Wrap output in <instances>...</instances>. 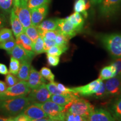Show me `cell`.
Masks as SVG:
<instances>
[{
	"instance_id": "603a6c76",
	"label": "cell",
	"mask_w": 121,
	"mask_h": 121,
	"mask_svg": "<svg viewBox=\"0 0 121 121\" xmlns=\"http://www.w3.org/2000/svg\"><path fill=\"white\" fill-rule=\"evenodd\" d=\"M109 109L115 121H121V96L113 102Z\"/></svg>"
},
{
	"instance_id": "836d02e7",
	"label": "cell",
	"mask_w": 121,
	"mask_h": 121,
	"mask_svg": "<svg viewBox=\"0 0 121 121\" xmlns=\"http://www.w3.org/2000/svg\"><path fill=\"white\" fill-rule=\"evenodd\" d=\"M40 73L43 76L44 79L48 80L49 82H52L54 81V75L52 73V71L48 67H43L40 71Z\"/></svg>"
},
{
	"instance_id": "2e32d148",
	"label": "cell",
	"mask_w": 121,
	"mask_h": 121,
	"mask_svg": "<svg viewBox=\"0 0 121 121\" xmlns=\"http://www.w3.org/2000/svg\"><path fill=\"white\" fill-rule=\"evenodd\" d=\"M26 82L31 90H33L45 84L46 81L43 78L40 72L36 70L33 66H31L29 78Z\"/></svg>"
},
{
	"instance_id": "d4e9b609",
	"label": "cell",
	"mask_w": 121,
	"mask_h": 121,
	"mask_svg": "<svg viewBox=\"0 0 121 121\" xmlns=\"http://www.w3.org/2000/svg\"><path fill=\"white\" fill-rule=\"evenodd\" d=\"M90 6V4H87L85 0H76L74 4V10L76 13H82L85 17H86L87 16L86 10Z\"/></svg>"
},
{
	"instance_id": "c3c4849f",
	"label": "cell",
	"mask_w": 121,
	"mask_h": 121,
	"mask_svg": "<svg viewBox=\"0 0 121 121\" xmlns=\"http://www.w3.org/2000/svg\"><path fill=\"white\" fill-rule=\"evenodd\" d=\"M7 88V86L6 83L2 81H0V93L4 92Z\"/></svg>"
},
{
	"instance_id": "52a82bcc",
	"label": "cell",
	"mask_w": 121,
	"mask_h": 121,
	"mask_svg": "<svg viewBox=\"0 0 121 121\" xmlns=\"http://www.w3.org/2000/svg\"><path fill=\"white\" fill-rule=\"evenodd\" d=\"M121 9V0H103L99 4V13L101 16H114Z\"/></svg>"
},
{
	"instance_id": "d590c367",
	"label": "cell",
	"mask_w": 121,
	"mask_h": 121,
	"mask_svg": "<svg viewBox=\"0 0 121 121\" xmlns=\"http://www.w3.org/2000/svg\"><path fill=\"white\" fill-rule=\"evenodd\" d=\"M66 51V49H63V48L60 47L58 45H55L53 46L51 48L47 51V54L52 56H56L60 57L63 53L65 52Z\"/></svg>"
},
{
	"instance_id": "7bdbcfd3",
	"label": "cell",
	"mask_w": 121,
	"mask_h": 121,
	"mask_svg": "<svg viewBox=\"0 0 121 121\" xmlns=\"http://www.w3.org/2000/svg\"><path fill=\"white\" fill-rule=\"evenodd\" d=\"M111 64L114 65L116 69V76L121 75V57L116 58Z\"/></svg>"
},
{
	"instance_id": "b9f144b4",
	"label": "cell",
	"mask_w": 121,
	"mask_h": 121,
	"mask_svg": "<svg viewBox=\"0 0 121 121\" xmlns=\"http://www.w3.org/2000/svg\"><path fill=\"white\" fill-rule=\"evenodd\" d=\"M31 119L22 113L17 115L15 117H10L9 118V121H31Z\"/></svg>"
},
{
	"instance_id": "ee69618b",
	"label": "cell",
	"mask_w": 121,
	"mask_h": 121,
	"mask_svg": "<svg viewBox=\"0 0 121 121\" xmlns=\"http://www.w3.org/2000/svg\"><path fill=\"white\" fill-rule=\"evenodd\" d=\"M44 40V52H46L49 48H51L52 47L56 45V42L54 40H48V39L43 38Z\"/></svg>"
},
{
	"instance_id": "f6af8a7d",
	"label": "cell",
	"mask_w": 121,
	"mask_h": 121,
	"mask_svg": "<svg viewBox=\"0 0 121 121\" xmlns=\"http://www.w3.org/2000/svg\"><path fill=\"white\" fill-rule=\"evenodd\" d=\"M57 86L59 90L61 91L63 94H72V93L75 94L73 93L72 88L71 89L68 88V87L65 86V85H63V84L57 82Z\"/></svg>"
},
{
	"instance_id": "d6a6232c",
	"label": "cell",
	"mask_w": 121,
	"mask_h": 121,
	"mask_svg": "<svg viewBox=\"0 0 121 121\" xmlns=\"http://www.w3.org/2000/svg\"><path fill=\"white\" fill-rule=\"evenodd\" d=\"M13 37L12 30L3 28L0 29V43L12 38Z\"/></svg>"
},
{
	"instance_id": "277c9868",
	"label": "cell",
	"mask_w": 121,
	"mask_h": 121,
	"mask_svg": "<svg viewBox=\"0 0 121 121\" xmlns=\"http://www.w3.org/2000/svg\"><path fill=\"white\" fill-rule=\"evenodd\" d=\"M28 2V0H19L16 2H14L13 8L24 29L31 25V13Z\"/></svg>"
},
{
	"instance_id": "f5cc1de1",
	"label": "cell",
	"mask_w": 121,
	"mask_h": 121,
	"mask_svg": "<svg viewBox=\"0 0 121 121\" xmlns=\"http://www.w3.org/2000/svg\"><path fill=\"white\" fill-rule=\"evenodd\" d=\"M44 121H57L53 120V119H52L49 118H47L46 119H45Z\"/></svg>"
},
{
	"instance_id": "ba28073f",
	"label": "cell",
	"mask_w": 121,
	"mask_h": 121,
	"mask_svg": "<svg viewBox=\"0 0 121 121\" xmlns=\"http://www.w3.org/2000/svg\"><path fill=\"white\" fill-rule=\"evenodd\" d=\"M52 94L44 84L37 89H33L28 94V99L31 103H43L49 100Z\"/></svg>"
},
{
	"instance_id": "4fadbf2b",
	"label": "cell",
	"mask_w": 121,
	"mask_h": 121,
	"mask_svg": "<svg viewBox=\"0 0 121 121\" xmlns=\"http://www.w3.org/2000/svg\"><path fill=\"white\" fill-rule=\"evenodd\" d=\"M22 114L31 119H39L49 118L44 111L35 103H31L24 109Z\"/></svg>"
},
{
	"instance_id": "db71d44e",
	"label": "cell",
	"mask_w": 121,
	"mask_h": 121,
	"mask_svg": "<svg viewBox=\"0 0 121 121\" xmlns=\"http://www.w3.org/2000/svg\"><path fill=\"white\" fill-rule=\"evenodd\" d=\"M19 0H14V2H17V1H19Z\"/></svg>"
},
{
	"instance_id": "4dcf8cb0",
	"label": "cell",
	"mask_w": 121,
	"mask_h": 121,
	"mask_svg": "<svg viewBox=\"0 0 121 121\" xmlns=\"http://www.w3.org/2000/svg\"><path fill=\"white\" fill-rule=\"evenodd\" d=\"M13 6V0H0V9L7 14L11 13Z\"/></svg>"
},
{
	"instance_id": "f1b7e54d",
	"label": "cell",
	"mask_w": 121,
	"mask_h": 121,
	"mask_svg": "<svg viewBox=\"0 0 121 121\" xmlns=\"http://www.w3.org/2000/svg\"><path fill=\"white\" fill-rule=\"evenodd\" d=\"M16 45V40L13 37L9 40L0 43V49L5 50L9 54Z\"/></svg>"
},
{
	"instance_id": "74e56055",
	"label": "cell",
	"mask_w": 121,
	"mask_h": 121,
	"mask_svg": "<svg viewBox=\"0 0 121 121\" xmlns=\"http://www.w3.org/2000/svg\"><path fill=\"white\" fill-rule=\"evenodd\" d=\"M46 87L49 91V92L52 95H58V94H64L61 91L58 89L57 86V82H50L48 84H46Z\"/></svg>"
},
{
	"instance_id": "e575fe53",
	"label": "cell",
	"mask_w": 121,
	"mask_h": 121,
	"mask_svg": "<svg viewBox=\"0 0 121 121\" xmlns=\"http://www.w3.org/2000/svg\"><path fill=\"white\" fill-rule=\"evenodd\" d=\"M65 121H89L86 118L82 117L72 113H69V112L67 111L65 114Z\"/></svg>"
},
{
	"instance_id": "44dd1931",
	"label": "cell",
	"mask_w": 121,
	"mask_h": 121,
	"mask_svg": "<svg viewBox=\"0 0 121 121\" xmlns=\"http://www.w3.org/2000/svg\"><path fill=\"white\" fill-rule=\"evenodd\" d=\"M59 19H50L44 20L38 25V29L41 31H52L57 29Z\"/></svg>"
},
{
	"instance_id": "7dc6e473",
	"label": "cell",
	"mask_w": 121,
	"mask_h": 121,
	"mask_svg": "<svg viewBox=\"0 0 121 121\" xmlns=\"http://www.w3.org/2000/svg\"><path fill=\"white\" fill-rule=\"evenodd\" d=\"M9 73L8 69L5 65L0 63V74L5 75Z\"/></svg>"
},
{
	"instance_id": "30bf717a",
	"label": "cell",
	"mask_w": 121,
	"mask_h": 121,
	"mask_svg": "<svg viewBox=\"0 0 121 121\" xmlns=\"http://www.w3.org/2000/svg\"><path fill=\"white\" fill-rule=\"evenodd\" d=\"M107 96L121 95V75H116L105 82Z\"/></svg>"
},
{
	"instance_id": "ab89813d",
	"label": "cell",
	"mask_w": 121,
	"mask_h": 121,
	"mask_svg": "<svg viewBox=\"0 0 121 121\" xmlns=\"http://www.w3.org/2000/svg\"><path fill=\"white\" fill-rule=\"evenodd\" d=\"M48 63L51 66H57L60 62V57L56 56H52L47 54V55Z\"/></svg>"
},
{
	"instance_id": "bcb514c9",
	"label": "cell",
	"mask_w": 121,
	"mask_h": 121,
	"mask_svg": "<svg viewBox=\"0 0 121 121\" xmlns=\"http://www.w3.org/2000/svg\"><path fill=\"white\" fill-rule=\"evenodd\" d=\"M6 24V19L4 14L0 12V29L4 28Z\"/></svg>"
},
{
	"instance_id": "7c38bea8",
	"label": "cell",
	"mask_w": 121,
	"mask_h": 121,
	"mask_svg": "<svg viewBox=\"0 0 121 121\" xmlns=\"http://www.w3.org/2000/svg\"><path fill=\"white\" fill-rule=\"evenodd\" d=\"M78 98H79V95L76 94H64L52 95L50 100L58 105L65 107L67 111L69 105Z\"/></svg>"
},
{
	"instance_id": "3957f363",
	"label": "cell",
	"mask_w": 121,
	"mask_h": 121,
	"mask_svg": "<svg viewBox=\"0 0 121 121\" xmlns=\"http://www.w3.org/2000/svg\"><path fill=\"white\" fill-rule=\"evenodd\" d=\"M35 104L40 107L49 118L57 121H65V114L67 110L63 106L58 105L51 100L43 103Z\"/></svg>"
},
{
	"instance_id": "83f0119b",
	"label": "cell",
	"mask_w": 121,
	"mask_h": 121,
	"mask_svg": "<svg viewBox=\"0 0 121 121\" xmlns=\"http://www.w3.org/2000/svg\"><path fill=\"white\" fill-rule=\"evenodd\" d=\"M33 51L35 55L44 53V40L41 36L39 35L33 45Z\"/></svg>"
},
{
	"instance_id": "8d00e7d4",
	"label": "cell",
	"mask_w": 121,
	"mask_h": 121,
	"mask_svg": "<svg viewBox=\"0 0 121 121\" xmlns=\"http://www.w3.org/2000/svg\"><path fill=\"white\" fill-rule=\"evenodd\" d=\"M51 0H28V5L30 10L40 6L48 4Z\"/></svg>"
},
{
	"instance_id": "e0dca14e",
	"label": "cell",
	"mask_w": 121,
	"mask_h": 121,
	"mask_svg": "<svg viewBox=\"0 0 121 121\" xmlns=\"http://www.w3.org/2000/svg\"><path fill=\"white\" fill-rule=\"evenodd\" d=\"M87 119L89 121H116L109 112L102 108L94 109Z\"/></svg>"
},
{
	"instance_id": "cb8c5ba5",
	"label": "cell",
	"mask_w": 121,
	"mask_h": 121,
	"mask_svg": "<svg viewBox=\"0 0 121 121\" xmlns=\"http://www.w3.org/2000/svg\"><path fill=\"white\" fill-rule=\"evenodd\" d=\"M116 69L114 66L110 64L109 66L103 68L100 71L99 78L102 80H108L116 76Z\"/></svg>"
},
{
	"instance_id": "9c48e42d",
	"label": "cell",
	"mask_w": 121,
	"mask_h": 121,
	"mask_svg": "<svg viewBox=\"0 0 121 121\" xmlns=\"http://www.w3.org/2000/svg\"><path fill=\"white\" fill-rule=\"evenodd\" d=\"M102 82L103 80L99 78L98 79L94 80L86 85L73 87L72 89L74 93L78 94V95H80L81 96H91L96 93L99 90Z\"/></svg>"
},
{
	"instance_id": "9a60e30c",
	"label": "cell",
	"mask_w": 121,
	"mask_h": 121,
	"mask_svg": "<svg viewBox=\"0 0 121 121\" xmlns=\"http://www.w3.org/2000/svg\"><path fill=\"white\" fill-rule=\"evenodd\" d=\"M9 54L13 58L17 59L20 62L26 60L31 61L33 57L35 55L34 52H28L18 44L15 45Z\"/></svg>"
},
{
	"instance_id": "8fae6325",
	"label": "cell",
	"mask_w": 121,
	"mask_h": 121,
	"mask_svg": "<svg viewBox=\"0 0 121 121\" xmlns=\"http://www.w3.org/2000/svg\"><path fill=\"white\" fill-rule=\"evenodd\" d=\"M48 12V4L40 6L30 10L31 25L37 26L46 17Z\"/></svg>"
},
{
	"instance_id": "5b68a950",
	"label": "cell",
	"mask_w": 121,
	"mask_h": 121,
	"mask_svg": "<svg viewBox=\"0 0 121 121\" xmlns=\"http://www.w3.org/2000/svg\"><path fill=\"white\" fill-rule=\"evenodd\" d=\"M31 91L28 83L25 81H19L17 84L11 87H7L6 90L0 93V99L26 96Z\"/></svg>"
},
{
	"instance_id": "ac0fdd59",
	"label": "cell",
	"mask_w": 121,
	"mask_h": 121,
	"mask_svg": "<svg viewBox=\"0 0 121 121\" xmlns=\"http://www.w3.org/2000/svg\"><path fill=\"white\" fill-rule=\"evenodd\" d=\"M10 23L12 28V31L14 34L15 37H17L24 32V28L19 20V18L15 14L13 9H12L10 13Z\"/></svg>"
},
{
	"instance_id": "ffe728a7",
	"label": "cell",
	"mask_w": 121,
	"mask_h": 121,
	"mask_svg": "<svg viewBox=\"0 0 121 121\" xmlns=\"http://www.w3.org/2000/svg\"><path fill=\"white\" fill-rule=\"evenodd\" d=\"M30 67L31 61L30 60H26L20 62V67L17 74V77L20 81H28Z\"/></svg>"
},
{
	"instance_id": "681fc988",
	"label": "cell",
	"mask_w": 121,
	"mask_h": 121,
	"mask_svg": "<svg viewBox=\"0 0 121 121\" xmlns=\"http://www.w3.org/2000/svg\"><path fill=\"white\" fill-rule=\"evenodd\" d=\"M103 0H89L90 4H94V5H97L100 4L103 2Z\"/></svg>"
},
{
	"instance_id": "5bb4252c",
	"label": "cell",
	"mask_w": 121,
	"mask_h": 121,
	"mask_svg": "<svg viewBox=\"0 0 121 121\" xmlns=\"http://www.w3.org/2000/svg\"><path fill=\"white\" fill-rule=\"evenodd\" d=\"M57 30L69 39L75 37L78 33L67 18L58 19Z\"/></svg>"
},
{
	"instance_id": "8992f818",
	"label": "cell",
	"mask_w": 121,
	"mask_h": 121,
	"mask_svg": "<svg viewBox=\"0 0 121 121\" xmlns=\"http://www.w3.org/2000/svg\"><path fill=\"white\" fill-rule=\"evenodd\" d=\"M94 110V107L88 101L78 98L69 105L68 112L87 118L90 113Z\"/></svg>"
},
{
	"instance_id": "816d5d0a",
	"label": "cell",
	"mask_w": 121,
	"mask_h": 121,
	"mask_svg": "<svg viewBox=\"0 0 121 121\" xmlns=\"http://www.w3.org/2000/svg\"><path fill=\"white\" fill-rule=\"evenodd\" d=\"M0 121H9V118H4L0 117Z\"/></svg>"
},
{
	"instance_id": "484cf974",
	"label": "cell",
	"mask_w": 121,
	"mask_h": 121,
	"mask_svg": "<svg viewBox=\"0 0 121 121\" xmlns=\"http://www.w3.org/2000/svg\"><path fill=\"white\" fill-rule=\"evenodd\" d=\"M24 33L31 39L33 43H34L35 42V40L39 36L38 29L37 26H33L32 25L28 28L24 29Z\"/></svg>"
},
{
	"instance_id": "f907efd6",
	"label": "cell",
	"mask_w": 121,
	"mask_h": 121,
	"mask_svg": "<svg viewBox=\"0 0 121 121\" xmlns=\"http://www.w3.org/2000/svg\"><path fill=\"white\" fill-rule=\"evenodd\" d=\"M47 118H42L39 119H31V121H44Z\"/></svg>"
},
{
	"instance_id": "1f68e13d",
	"label": "cell",
	"mask_w": 121,
	"mask_h": 121,
	"mask_svg": "<svg viewBox=\"0 0 121 121\" xmlns=\"http://www.w3.org/2000/svg\"><path fill=\"white\" fill-rule=\"evenodd\" d=\"M39 35L41 36L43 38H45L48 40H54L58 33V30H52V31H41L38 30Z\"/></svg>"
},
{
	"instance_id": "7a4b0ae2",
	"label": "cell",
	"mask_w": 121,
	"mask_h": 121,
	"mask_svg": "<svg viewBox=\"0 0 121 121\" xmlns=\"http://www.w3.org/2000/svg\"><path fill=\"white\" fill-rule=\"evenodd\" d=\"M99 37L104 47L112 56L116 58L121 57V34H104Z\"/></svg>"
},
{
	"instance_id": "f546056e",
	"label": "cell",
	"mask_w": 121,
	"mask_h": 121,
	"mask_svg": "<svg viewBox=\"0 0 121 121\" xmlns=\"http://www.w3.org/2000/svg\"><path fill=\"white\" fill-rule=\"evenodd\" d=\"M20 67V62L17 59L11 57L9 67V72L10 73L14 75H17L19 72Z\"/></svg>"
},
{
	"instance_id": "d6986e66",
	"label": "cell",
	"mask_w": 121,
	"mask_h": 121,
	"mask_svg": "<svg viewBox=\"0 0 121 121\" xmlns=\"http://www.w3.org/2000/svg\"><path fill=\"white\" fill-rule=\"evenodd\" d=\"M16 44L20 45L28 52H34L33 51V43L24 32L16 38Z\"/></svg>"
},
{
	"instance_id": "4316f807",
	"label": "cell",
	"mask_w": 121,
	"mask_h": 121,
	"mask_svg": "<svg viewBox=\"0 0 121 121\" xmlns=\"http://www.w3.org/2000/svg\"><path fill=\"white\" fill-rule=\"evenodd\" d=\"M69 39L68 38L58 31V33L54 41H55L57 45H58V46L63 48V49L67 51L68 49V43H69Z\"/></svg>"
},
{
	"instance_id": "60d3db41",
	"label": "cell",
	"mask_w": 121,
	"mask_h": 121,
	"mask_svg": "<svg viewBox=\"0 0 121 121\" xmlns=\"http://www.w3.org/2000/svg\"><path fill=\"white\" fill-rule=\"evenodd\" d=\"M93 95L96 98H104L105 97V96H107V93H106L105 85V84H104L103 82H102L99 90H98L97 91V92H96V93H95Z\"/></svg>"
},
{
	"instance_id": "f35d334b",
	"label": "cell",
	"mask_w": 121,
	"mask_h": 121,
	"mask_svg": "<svg viewBox=\"0 0 121 121\" xmlns=\"http://www.w3.org/2000/svg\"><path fill=\"white\" fill-rule=\"evenodd\" d=\"M5 81L7 86L11 87L17 84L19 81V80L17 78V77L15 76L13 74L9 72L6 75V76Z\"/></svg>"
},
{
	"instance_id": "6da1fadb",
	"label": "cell",
	"mask_w": 121,
	"mask_h": 121,
	"mask_svg": "<svg viewBox=\"0 0 121 121\" xmlns=\"http://www.w3.org/2000/svg\"><path fill=\"white\" fill-rule=\"evenodd\" d=\"M30 104L28 96L0 99V113L10 117L16 116L22 113Z\"/></svg>"
},
{
	"instance_id": "7402d4cb",
	"label": "cell",
	"mask_w": 121,
	"mask_h": 121,
	"mask_svg": "<svg viewBox=\"0 0 121 121\" xmlns=\"http://www.w3.org/2000/svg\"><path fill=\"white\" fill-rule=\"evenodd\" d=\"M67 19L75 27L77 32H79L82 30L84 24V20L81 13L75 12L68 17Z\"/></svg>"
}]
</instances>
